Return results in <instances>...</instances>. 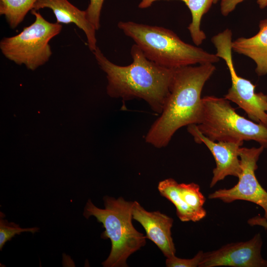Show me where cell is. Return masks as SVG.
Wrapping results in <instances>:
<instances>
[{
	"label": "cell",
	"instance_id": "obj_11",
	"mask_svg": "<svg viewBox=\"0 0 267 267\" xmlns=\"http://www.w3.org/2000/svg\"><path fill=\"white\" fill-rule=\"evenodd\" d=\"M187 131L196 143H204L207 147L214 158L216 167L213 170L210 187L227 176L239 177L242 169L239 150L243 143L212 141L201 133L195 124L188 126Z\"/></svg>",
	"mask_w": 267,
	"mask_h": 267
},
{
	"label": "cell",
	"instance_id": "obj_18",
	"mask_svg": "<svg viewBox=\"0 0 267 267\" xmlns=\"http://www.w3.org/2000/svg\"><path fill=\"white\" fill-rule=\"evenodd\" d=\"M204 252L199 251L196 255L191 259H181L175 255L167 258L166 265L168 267H199L202 260Z\"/></svg>",
	"mask_w": 267,
	"mask_h": 267
},
{
	"label": "cell",
	"instance_id": "obj_9",
	"mask_svg": "<svg viewBox=\"0 0 267 267\" xmlns=\"http://www.w3.org/2000/svg\"><path fill=\"white\" fill-rule=\"evenodd\" d=\"M263 240L260 233L246 241L231 243L204 253L199 267H267L262 256Z\"/></svg>",
	"mask_w": 267,
	"mask_h": 267
},
{
	"label": "cell",
	"instance_id": "obj_19",
	"mask_svg": "<svg viewBox=\"0 0 267 267\" xmlns=\"http://www.w3.org/2000/svg\"><path fill=\"white\" fill-rule=\"evenodd\" d=\"M104 0H89L88 7L86 10L87 17L96 30L100 26V17Z\"/></svg>",
	"mask_w": 267,
	"mask_h": 267
},
{
	"label": "cell",
	"instance_id": "obj_4",
	"mask_svg": "<svg viewBox=\"0 0 267 267\" xmlns=\"http://www.w3.org/2000/svg\"><path fill=\"white\" fill-rule=\"evenodd\" d=\"M104 209H101L89 199L84 208L83 216H93L102 224L104 231L101 237L109 239L111 249L108 258L102 263L104 267H127V259L146 244V236L138 232L132 223L134 202L123 197L116 199L106 196L103 198Z\"/></svg>",
	"mask_w": 267,
	"mask_h": 267
},
{
	"label": "cell",
	"instance_id": "obj_15",
	"mask_svg": "<svg viewBox=\"0 0 267 267\" xmlns=\"http://www.w3.org/2000/svg\"><path fill=\"white\" fill-rule=\"evenodd\" d=\"M160 0H141L138 7L145 8L150 6L155 1ZM183 1L190 10L192 21L188 26L191 39L196 45L201 44L206 39L205 33L201 29L202 16L210 9L214 0H179Z\"/></svg>",
	"mask_w": 267,
	"mask_h": 267
},
{
	"label": "cell",
	"instance_id": "obj_14",
	"mask_svg": "<svg viewBox=\"0 0 267 267\" xmlns=\"http://www.w3.org/2000/svg\"><path fill=\"white\" fill-rule=\"evenodd\" d=\"M232 50L254 61L258 76L267 74V18L260 21L259 31L255 36L239 38L232 42Z\"/></svg>",
	"mask_w": 267,
	"mask_h": 267
},
{
	"label": "cell",
	"instance_id": "obj_7",
	"mask_svg": "<svg viewBox=\"0 0 267 267\" xmlns=\"http://www.w3.org/2000/svg\"><path fill=\"white\" fill-rule=\"evenodd\" d=\"M232 35L231 30L226 29L212 39L216 55L224 60L231 77V87L224 97L242 109L251 120L267 125V95L255 92L256 86L236 73L232 56Z\"/></svg>",
	"mask_w": 267,
	"mask_h": 267
},
{
	"label": "cell",
	"instance_id": "obj_20",
	"mask_svg": "<svg viewBox=\"0 0 267 267\" xmlns=\"http://www.w3.org/2000/svg\"><path fill=\"white\" fill-rule=\"evenodd\" d=\"M244 0H222L221 2V11L223 16H227L232 11L236 6ZM257 2L261 9L267 6V0H257Z\"/></svg>",
	"mask_w": 267,
	"mask_h": 267
},
{
	"label": "cell",
	"instance_id": "obj_22",
	"mask_svg": "<svg viewBox=\"0 0 267 267\" xmlns=\"http://www.w3.org/2000/svg\"><path fill=\"white\" fill-rule=\"evenodd\" d=\"M219 0H214L213 3H217Z\"/></svg>",
	"mask_w": 267,
	"mask_h": 267
},
{
	"label": "cell",
	"instance_id": "obj_16",
	"mask_svg": "<svg viewBox=\"0 0 267 267\" xmlns=\"http://www.w3.org/2000/svg\"><path fill=\"white\" fill-rule=\"evenodd\" d=\"M38 0H0V15L4 16L11 29L22 21Z\"/></svg>",
	"mask_w": 267,
	"mask_h": 267
},
{
	"label": "cell",
	"instance_id": "obj_10",
	"mask_svg": "<svg viewBox=\"0 0 267 267\" xmlns=\"http://www.w3.org/2000/svg\"><path fill=\"white\" fill-rule=\"evenodd\" d=\"M158 189L161 195L175 206L177 215L181 222H196L206 217L203 208L206 199L198 184L178 183L169 178L159 183Z\"/></svg>",
	"mask_w": 267,
	"mask_h": 267
},
{
	"label": "cell",
	"instance_id": "obj_1",
	"mask_svg": "<svg viewBox=\"0 0 267 267\" xmlns=\"http://www.w3.org/2000/svg\"><path fill=\"white\" fill-rule=\"evenodd\" d=\"M92 53L106 74L109 96L123 101L143 99L153 111L161 114L170 93L175 69L160 66L149 60L135 44L131 49L133 61L126 66L112 63L98 47Z\"/></svg>",
	"mask_w": 267,
	"mask_h": 267
},
{
	"label": "cell",
	"instance_id": "obj_5",
	"mask_svg": "<svg viewBox=\"0 0 267 267\" xmlns=\"http://www.w3.org/2000/svg\"><path fill=\"white\" fill-rule=\"evenodd\" d=\"M202 104L201 119L196 126L209 139L243 143L253 140L267 148V125L240 116L224 97L204 96Z\"/></svg>",
	"mask_w": 267,
	"mask_h": 267
},
{
	"label": "cell",
	"instance_id": "obj_17",
	"mask_svg": "<svg viewBox=\"0 0 267 267\" xmlns=\"http://www.w3.org/2000/svg\"><path fill=\"white\" fill-rule=\"evenodd\" d=\"M3 213L0 212V250H1L5 244L15 236L24 232H30L34 234L39 231L37 227L22 228L13 222L3 219Z\"/></svg>",
	"mask_w": 267,
	"mask_h": 267
},
{
	"label": "cell",
	"instance_id": "obj_13",
	"mask_svg": "<svg viewBox=\"0 0 267 267\" xmlns=\"http://www.w3.org/2000/svg\"><path fill=\"white\" fill-rule=\"evenodd\" d=\"M48 8L53 12L59 24L73 23L85 33L89 49L92 52L97 48L94 27L87 17L86 10H81L68 0H38L32 10Z\"/></svg>",
	"mask_w": 267,
	"mask_h": 267
},
{
	"label": "cell",
	"instance_id": "obj_6",
	"mask_svg": "<svg viewBox=\"0 0 267 267\" xmlns=\"http://www.w3.org/2000/svg\"><path fill=\"white\" fill-rule=\"evenodd\" d=\"M31 12L35 17V21L17 35L3 38L0 49L9 60L33 71L49 60L52 55L49 43L61 32L62 26L46 20L38 10Z\"/></svg>",
	"mask_w": 267,
	"mask_h": 267
},
{
	"label": "cell",
	"instance_id": "obj_12",
	"mask_svg": "<svg viewBox=\"0 0 267 267\" xmlns=\"http://www.w3.org/2000/svg\"><path fill=\"white\" fill-rule=\"evenodd\" d=\"M132 216L143 227L146 237L155 244L166 258L175 255L171 233L174 222L172 218L159 211L148 212L137 201L134 202Z\"/></svg>",
	"mask_w": 267,
	"mask_h": 267
},
{
	"label": "cell",
	"instance_id": "obj_8",
	"mask_svg": "<svg viewBox=\"0 0 267 267\" xmlns=\"http://www.w3.org/2000/svg\"><path fill=\"white\" fill-rule=\"evenodd\" d=\"M264 148L240 147L239 156L241 173L237 183L229 189H219L210 193L208 198L220 199L224 203L236 200H244L257 204L264 211V217L267 220V191L260 184L256 175L257 162Z\"/></svg>",
	"mask_w": 267,
	"mask_h": 267
},
{
	"label": "cell",
	"instance_id": "obj_3",
	"mask_svg": "<svg viewBox=\"0 0 267 267\" xmlns=\"http://www.w3.org/2000/svg\"><path fill=\"white\" fill-rule=\"evenodd\" d=\"M118 27L134 42L148 59L166 68L213 64L220 60L216 54L186 43L173 31L163 27L132 21H120Z\"/></svg>",
	"mask_w": 267,
	"mask_h": 267
},
{
	"label": "cell",
	"instance_id": "obj_23",
	"mask_svg": "<svg viewBox=\"0 0 267 267\" xmlns=\"http://www.w3.org/2000/svg\"></svg>",
	"mask_w": 267,
	"mask_h": 267
},
{
	"label": "cell",
	"instance_id": "obj_21",
	"mask_svg": "<svg viewBox=\"0 0 267 267\" xmlns=\"http://www.w3.org/2000/svg\"><path fill=\"white\" fill-rule=\"evenodd\" d=\"M251 226H261L267 229V220L259 215L249 219L247 222Z\"/></svg>",
	"mask_w": 267,
	"mask_h": 267
},
{
	"label": "cell",
	"instance_id": "obj_2",
	"mask_svg": "<svg viewBox=\"0 0 267 267\" xmlns=\"http://www.w3.org/2000/svg\"><path fill=\"white\" fill-rule=\"evenodd\" d=\"M216 70L213 63L177 68L160 116L145 137L155 147L167 146L180 128L200 122L202 112L201 92L206 82Z\"/></svg>",
	"mask_w": 267,
	"mask_h": 267
}]
</instances>
